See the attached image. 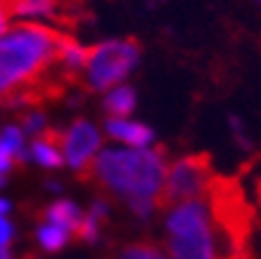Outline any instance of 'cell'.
I'll return each mask as SVG.
<instances>
[{
  "label": "cell",
  "instance_id": "6da1fadb",
  "mask_svg": "<svg viewBox=\"0 0 261 259\" xmlns=\"http://www.w3.org/2000/svg\"><path fill=\"white\" fill-rule=\"evenodd\" d=\"M81 178L93 181L110 198L126 202L136 217L150 219L166 178V152L164 148L105 150Z\"/></svg>",
  "mask_w": 261,
  "mask_h": 259
},
{
  "label": "cell",
  "instance_id": "7a4b0ae2",
  "mask_svg": "<svg viewBox=\"0 0 261 259\" xmlns=\"http://www.w3.org/2000/svg\"><path fill=\"white\" fill-rule=\"evenodd\" d=\"M69 36L55 29L24 21L0 36V98L48 79L69 76L60 69V53Z\"/></svg>",
  "mask_w": 261,
  "mask_h": 259
},
{
  "label": "cell",
  "instance_id": "3957f363",
  "mask_svg": "<svg viewBox=\"0 0 261 259\" xmlns=\"http://www.w3.org/2000/svg\"><path fill=\"white\" fill-rule=\"evenodd\" d=\"M164 228L171 259H219V238L206 198L171 207Z\"/></svg>",
  "mask_w": 261,
  "mask_h": 259
},
{
  "label": "cell",
  "instance_id": "277c9868",
  "mask_svg": "<svg viewBox=\"0 0 261 259\" xmlns=\"http://www.w3.org/2000/svg\"><path fill=\"white\" fill-rule=\"evenodd\" d=\"M143 57V45L136 38H119L105 41L88 48L86 62V86L88 90H110L126 79L138 67Z\"/></svg>",
  "mask_w": 261,
  "mask_h": 259
},
{
  "label": "cell",
  "instance_id": "5b68a950",
  "mask_svg": "<svg viewBox=\"0 0 261 259\" xmlns=\"http://www.w3.org/2000/svg\"><path fill=\"white\" fill-rule=\"evenodd\" d=\"M214 176L216 174L212 169V157L206 152L180 157L166 171L164 185H162V193L157 198V207L171 209V207L183 205L188 200L204 198Z\"/></svg>",
  "mask_w": 261,
  "mask_h": 259
},
{
  "label": "cell",
  "instance_id": "8992f818",
  "mask_svg": "<svg viewBox=\"0 0 261 259\" xmlns=\"http://www.w3.org/2000/svg\"><path fill=\"white\" fill-rule=\"evenodd\" d=\"M102 145V136L95 129V124L86 122V119H76L67 131H62V155L64 162L71 169L83 176L86 171L93 167V157Z\"/></svg>",
  "mask_w": 261,
  "mask_h": 259
},
{
  "label": "cell",
  "instance_id": "52a82bcc",
  "mask_svg": "<svg viewBox=\"0 0 261 259\" xmlns=\"http://www.w3.org/2000/svg\"><path fill=\"white\" fill-rule=\"evenodd\" d=\"M105 129H107V133H110L112 138H117V140L130 145V148H138V150L145 148V145H150L152 138H154V133H152L150 126H145V124H140V122L114 119V116L105 124Z\"/></svg>",
  "mask_w": 261,
  "mask_h": 259
},
{
  "label": "cell",
  "instance_id": "ba28073f",
  "mask_svg": "<svg viewBox=\"0 0 261 259\" xmlns=\"http://www.w3.org/2000/svg\"><path fill=\"white\" fill-rule=\"evenodd\" d=\"M38 217L53 226H60V228H64V231H69V233H76L79 226H81L83 214L74 202H69V200H57V202L48 205L45 209H41Z\"/></svg>",
  "mask_w": 261,
  "mask_h": 259
},
{
  "label": "cell",
  "instance_id": "9c48e42d",
  "mask_svg": "<svg viewBox=\"0 0 261 259\" xmlns=\"http://www.w3.org/2000/svg\"><path fill=\"white\" fill-rule=\"evenodd\" d=\"M107 259H166V254L154 240H130L114 247Z\"/></svg>",
  "mask_w": 261,
  "mask_h": 259
},
{
  "label": "cell",
  "instance_id": "30bf717a",
  "mask_svg": "<svg viewBox=\"0 0 261 259\" xmlns=\"http://www.w3.org/2000/svg\"><path fill=\"white\" fill-rule=\"evenodd\" d=\"M136 103H138V96L136 90L130 86H119V88H112L107 96H105V112L112 114L114 119H121V116L130 114L136 109Z\"/></svg>",
  "mask_w": 261,
  "mask_h": 259
},
{
  "label": "cell",
  "instance_id": "8fae6325",
  "mask_svg": "<svg viewBox=\"0 0 261 259\" xmlns=\"http://www.w3.org/2000/svg\"><path fill=\"white\" fill-rule=\"evenodd\" d=\"M36 236H38V243H41V247L45 252H60L69 243V231L60 228V226H53V224L38 226Z\"/></svg>",
  "mask_w": 261,
  "mask_h": 259
},
{
  "label": "cell",
  "instance_id": "7c38bea8",
  "mask_svg": "<svg viewBox=\"0 0 261 259\" xmlns=\"http://www.w3.org/2000/svg\"><path fill=\"white\" fill-rule=\"evenodd\" d=\"M21 131L41 136L43 131H45V114H41L38 109H29L27 114H21Z\"/></svg>",
  "mask_w": 261,
  "mask_h": 259
},
{
  "label": "cell",
  "instance_id": "4fadbf2b",
  "mask_svg": "<svg viewBox=\"0 0 261 259\" xmlns=\"http://www.w3.org/2000/svg\"><path fill=\"white\" fill-rule=\"evenodd\" d=\"M14 162H17V157L7 150V148H3V145H0V185H5V176L12 171Z\"/></svg>",
  "mask_w": 261,
  "mask_h": 259
},
{
  "label": "cell",
  "instance_id": "5bb4252c",
  "mask_svg": "<svg viewBox=\"0 0 261 259\" xmlns=\"http://www.w3.org/2000/svg\"><path fill=\"white\" fill-rule=\"evenodd\" d=\"M12 236H14L12 224H10L5 217H0V247H7V245H10Z\"/></svg>",
  "mask_w": 261,
  "mask_h": 259
},
{
  "label": "cell",
  "instance_id": "9a60e30c",
  "mask_svg": "<svg viewBox=\"0 0 261 259\" xmlns=\"http://www.w3.org/2000/svg\"><path fill=\"white\" fill-rule=\"evenodd\" d=\"M10 17H12V10H10V0H0V36L5 34Z\"/></svg>",
  "mask_w": 261,
  "mask_h": 259
},
{
  "label": "cell",
  "instance_id": "2e32d148",
  "mask_svg": "<svg viewBox=\"0 0 261 259\" xmlns=\"http://www.w3.org/2000/svg\"><path fill=\"white\" fill-rule=\"evenodd\" d=\"M7 211H10V202H7V200H3V198H0V217H5Z\"/></svg>",
  "mask_w": 261,
  "mask_h": 259
},
{
  "label": "cell",
  "instance_id": "e0dca14e",
  "mask_svg": "<svg viewBox=\"0 0 261 259\" xmlns=\"http://www.w3.org/2000/svg\"><path fill=\"white\" fill-rule=\"evenodd\" d=\"M0 259H12V252H10V247H0Z\"/></svg>",
  "mask_w": 261,
  "mask_h": 259
},
{
  "label": "cell",
  "instance_id": "ac0fdd59",
  "mask_svg": "<svg viewBox=\"0 0 261 259\" xmlns=\"http://www.w3.org/2000/svg\"><path fill=\"white\" fill-rule=\"evenodd\" d=\"M21 259H38V257H34V254H24Z\"/></svg>",
  "mask_w": 261,
  "mask_h": 259
},
{
  "label": "cell",
  "instance_id": "d6986e66",
  "mask_svg": "<svg viewBox=\"0 0 261 259\" xmlns=\"http://www.w3.org/2000/svg\"><path fill=\"white\" fill-rule=\"evenodd\" d=\"M256 3H261V0H256Z\"/></svg>",
  "mask_w": 261,
  "mask_h": 259
}]
</instances>
